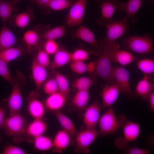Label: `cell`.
<instances>
[{
	"mask_svg": "<svg viewBox=\"0 0 154 154\" xmlns=\"http://www.w3.org/2000/svg\"><path fill=\"white\" fill-rule=\"evenodd\" d=\"M112 46L105 45L100 56L95 61V67L92 74L94 76L101 78L108 84L115 83L113 78V68L111 65L110 53Z\"/></svg>",
	"mask_w": 154,
	"mask_h": 154,
	"instance_id": "obj_1",
	"label": "cell"
},
{
	"mask_svg": "<svg viewBox=\"0 0 154 154\" xmlns=\"http://www.w3.org/2000/svg\"><path fill=\"white\" fill-rule=\"evenodd\" d=\"M127 119L125 117L122 116L117 118L113 109L109 108L100 118L98 122L99 134L104 136L115 134Z\"/></svg>",
	"mask_w": 154,
	"mask_h": 154,
	"instance_id": "obj_2",
	"label": "cell"
},
{
	"mask_svg": "<svg viewBox=\"0 0 154 154\" xmlns=\"http://www.w3.org/2000/svg\"><path fill=\"white\" fill-rule=\"evenodd\" d=\"M26 123V119L20 113L15 114L5 119L2 128L7 135L13 138V142L19 143L23 141Z\"/></svg>",
	"mask_w": 154,
	"mask_h": 154,
	"instance_id": "obj_3",
	"label": "cell"
},
{
	"mask_svg": "<svg viewBox=\"0 0 154 154\" xmlns=\"http://www.w3.org/2000/svg\"><path fill=\"white\" fill-rule=\"evenodd\" d=\"M123 42L127 49L140 54H147L153 51V42L149 35L130 36L125 39Z\"/></svg>",
	"mask_w": 154,
	"mask_h": 154,
	"instance_id": "obj_4",
	"label": "cell"
},
{
	"mask_svg": "<svg viewBox=\"0 0 154 154\" xmlns=\"http://www.w3.org/2000/svg\"><path fill=\"white\" fill-rule=\"evenodd\" d=\"M112 76L115 83L121 93L132 98L137 96L131 88L130 73L126 69L122 66H115L113 68Z\"/></svg>",
	"mask_w": 154,
	"mask_h": 154,
	"instance_id": "obj_5",
	"label": "cell"
},
{
	"mask_svg": "<svg viewBox=\"0 0 154 154\" xmlns=\"http://www.w3.org/2000/svg\"><path fill=\"white\" fill-rule=\"evenodd\" d=\"M106 36L101 41L103 45H112L115 41L121 37L127 30L129 26L127 21L123 20H113L105 26Z\"/></svg>",
	"mask_w": 154,
	"mask_h": 154,
	"instance_id": "obj_6",
	"label": "cell"
},
{
	"mask_svg": "<svg viewBox=\"0 0 154 154\" xmlns=\"http://www.w3.org/2000/svg\"><path fill=\"white\" fill-rule=\"evenodd\" d=\"M122 127L123 137H119L115 140L116 146L119 149L127 147L129 143L136 139L140 133V127L137 123L127 119Z\"/></svg>",
	"mask_w": 154,
	"mask_h": 154,
	"instance_id": "obj_7",
	"label": "cell"
},
{
	"mask_svg": "<svg viewBox=\"0 0 154 154\" xmlns=\"http://www.w3.org/2000/svg\"><path fill=\"white\" fill-rule=\"evenodd\" d=\"M96 129H87L76 132L75 134V151L78 152H86L98 135Z\"/></svg>",
	"mask_w": 154,
	"mask_h": 154,
	"instance_id": "obj_8",
	"label": "cell"
},
{
	"mask_svg": "<svg viewBox=\"0 0 154 154\" xmlns=\"http://www.w3.org/2000/svg\"><path fill=\"white\" fill-rule=\"evenodd\" d=\"M101 9V17L97 22L105 26L113 19L112 17L116 11H120V2L117 0H97Z\"/></svg>",
	"mask_w": 154,
	"mask_h": 154,
	"instance_id": "obj_9",
	"label": "cell"
},
{
	"mask_svg": "<svg viewBox=\"0 0 154 154\" xmlns=\"http://www.w3.org/2000/svg\"><path fill=\"white\" fill-rule=\"evenodd\" d=\"M87 0H77L71 6L67 17L66 24L68 27L78 25L82 22Z\"/></svg>",
	"mask_w": 154,
	"mask_h": 154,
	"instance_id": "obj_10",
	"label": "cell"
},
{
	"mask_svg": "<svg viewBox=\"0 0 154 154\" xmlns=\"http://www.w3.org/2000/svg\"><path fill=\"white\" fill-rule=\"evenodd\" d=\"M101 107L96 100L85 109L83 122L85 129H96L100 117Z\"/></svg>",
	"mask_w": 154,
	"mask_h": 154,
	"instance_id": "obj_11",
	"label": "cell"
},
{
	"mask_svg": "<svg viewBox=\"0 0 154 154\" xmlns=\"http://www.w3.org/2000/svg\"><path fill=\"white\" fill-rule=\"evenodd\" d=\"M11 85L13 87L12 92L6 100L9 111V116L20 113L23 104L20 83L14 79Z\"/></svg>",
	"mask_w": 154,
	"mask_h": 154,
	"instance_id": "obj_12",
	"label": "cell"
},
{
	"mask_svg": "<svg viewBox=\"0 0 154 154\" xmlns=\"http://www.w3.org/2000/svg\"><path fill=\"white\" fill-rule=\"evenodd\" d=\"M74 36L91 45L95 54H99L102 52L104 47L101 41H98L93 33L87 27L84 26L79 27L75 31Z\"/></svg>",
	"mask_w": 154,
	"mask_h": 154,
	"instance_id": "obj_13",
	"label": "cell"
},
{
	"mask_svg": "<svg viewBox=\"0 0 154 154\" xmlns=\"http://www.w3.org/2000/svg\"><path fill=\"white\" fill-rule=\"evenodd\" d=\"M110 58L111 61L122 66L129 64L138 58L131 53L120 49L119 45L115 42L111 48Z\"/></svg>",
	"mask_w": 154,
	"mask_h": 154,
	"instance_id": "obj_14",
	"label": "cell"
},
{
	"mask_svg": "<svg viewBox=\"0 0 154 154\" xmlns=\"http://www.w3.org/2000/svg\"><path fill=\"white\" fill-rule=\"evenodd\" d=\"M143 0H128L127 2H120V11L123 10L125 13L126 15L123 20L127 21L130 19L132 23H134L138 21L136 18V13L141 7Z\"/></svg>",
	"mask_w": 154,
	"mask_h": 154,
	"instance_id": "obj_15",
	"label": "cell"
},
{
	"mask_svg": "<svg viewBox=\"0 0 154 154\" xmlns=\"http://www.w3.org/2000/svg\"><path fill=\"white\" fill-rule=\"evenodd\" d=\"M119 91V88L115 83L106 85L101 93L102 101V107L105 108L112 105L117 99Z\"/></svg>",
	"mask_w": 154,
	"mask_h": 154,
	"instance_id": "obj_16",
	"label": "cell"
},
{
	"mask_svg": "<svg viewBox=\"0 0 154 154\" xmlns=\"http://www.w3.org/2000/svg\"><path fill=\"white\" fill-rule=\"evenodd\" d=\"M42 39L40 34L35 30H29L26 31L23 34L22 40L28 53H31L36 49H40L39 46Z\"/></svg>",
	"mask_w": 154,
	"mask_h": 154,
	"instance_id": "obj_17",
	"label": "cell"
},
{
	"mask_svg": "<svg viewBox=\"0 0 154 154\" xmlns=\"http://www.w3.org/2000/svg\"><path fill=\"white\" fill-rule=\"evenodd\" d=\"M72 138L69 134L63 129L58 131L52 140L53 151L61 153L65 150L69 145Z\"/></svg>",
	"mask_w": 154,
	"mask_h": 154,
	"instance_id": "obj_18",
	"label": "cell"
},
{
	"mask_svg": "<svg viewBox=\"0 0 154 154\" xmlns=\"http://www.w3.org/2000/svg\"><path fill=\"white\" fill-rule=\"evenodd\" d=\"M67 98L58 91L49 95L45 101L46 108L53 112L60 110L64 105Z\"/></svg>",
	"mask_w": 154,
	"mask_h": 154,
	"instance_id": "obj_19",
	"label": "cell"
},
{
	"mask_svg": "<svg viewBox=\"0 0 154 154\" xmlns=\"http://www.w3.org/2000/svg\"><path fill=\"white\" fill-rule=\"evenodd\" d=\"M32 77L37 90H39L45 82L48 76L46 68L40 64L34 58L32 63Z\"/></svg>",
	"mask_w": 154,
	"mask_h": 154,
	"instance_id": "obj_20",
	"label": "cell"
},
{
	"mask_svg": "<svg viewBox=\"0 0 154 154\" xmlns=\"http://www.w3.org/2000/svg\"><path fill=\"white\" fill-rule=\"evenodd\" d=\"M28 100L27 110L30 115L34 119H42L45 114V106L35 95L31 94Z\"/></svg>",
	"mask_w": 154,
	"mask_h": 154,
	"instance_id": "obj_21",
	"label": "cell"
},
{
	"mask_svg": "<svg viewBox=\"0 0 154 154\" xmlns=\"http://www.w3.org/2000/svg\"><path fill=\"white\" fill-rule=\"evenodd\" d=\"M154 84L149 80L148 75H145L137 83L136 87V94L143 101L148 99L153 91Z\"/></svg>",
	"mask_w": 154,
	"mask_h": 154,
	"instance_id": "obj_22",
	"label": "cell"
},
{
	"mask_svg": "<svg viewBox=\"0 0 154 154\" xmlns=\"http://www.w3.org/2000/svg\"><path fill=\"white\" fill-rule=\"evenodd\" d=\"M47 125L42 119H34L26 126L25 133L34 138L42 135L45 133Z\"/></svg>",
	"mask_w": 154,
	"mask_h": 154,
	"instance_id": "obj_23",
	"label": "cell"
},
{
	"mask_svg": "<svg viewBox=\"0 0 154 154\" xmlns=\"http://www.w3.org/2000/svg\"><path fill=\"white\" fill-rule=\"evenodd\" d=\"M17 39L15 35L5 25L0 31V52L7 49L13 47Z\"/></svg>",
	"mask_w": 154,
	"mask_h": 154,
	"instance_id": "obj_24",
	"label": "cell"
},
{
	"mask_svg": "<svg viewBox=\"0 0 154 154\" xmlns=\"http://www.w3.org/2000/svg\"><path fill=\"white\" fill-rule=\"evenodd\" d=\"M20 0H11L8 1L0 0V18L3 25H5L13 11H17L16 4Z\"/></svg>",
	"mask_w": 154,
	"mask_h": 154,
	"instance_id": "obj_25",
	"label": "cell"
},
{
	"mask_svg": "<svg viewBox=\"0 0 154 154\" xmlns=\"http://www.w3.org/2000/svg\"><path fill=\"white\" fill-rule=\"evenodd\" d=\"M53 112L54 115L63 129L68 133L72 138L77 132L73 122L60 110Z\"/></svg>",
	"mask_w": 154,
	"mask_h": 154,
	"instance_id": "obj_26",
	"label": "cell"
},
{
	"mask_svg": "<svg viewBox=\"0 0 154 154\" xmlns=\"http://www.w3.org/2000/svg\"><path fill=\"white\" fill-rule=\"evenodd\" d=\"M71 52L62 49H59L55 53L50 69L53 70L62 67L71 60Z\"/></svg>",
	"mask_w": 154,
	"mask_h": 154,
	"instance_id": "obj_27",
	"label": "cell"
},
{
	"mask_svg": "<svg viewBox=\"0 0 154 154\" xmlns=\"http://www.w3.org/2000/svg\"><path fill=\"white\" fill-rule=\"evenodd\" d=\"M32 9L29 7L26 11L12 16L9 20L11 23L21 29L27 27L30 22L32 16Z\"/></svg>",
	"mask_w": 154,
	"mask_h": 154,
	"instance_id": "obj_28",
	"label": "cell"
},
{
	"mask_svg": "<svg viewBox=\"0 0 154 154\" xmlns=\"http://www.w3.org/2000/svg\"><path fill=\"white\" fill-rule=\"evenodd\" d=\"M89 99V90H77L72 100V103L76 108L79 110L85 109Z\"/></svg>",
	"mask_w": 154,
	"mask_h": 154,
	"instance_id": "obj_29",
	"label": "cell"
},
{
	"mask_svg": "<svg viewBox=\"0 0 154 154\" xmlns=\"http://www.w3.org/2000/svg\"><path fill=\"white\" fill-rule=\"evenodd\" d=\"M24 48L20 47L10 48L0 52V56L7 64L23 54Z\"/></svg>",
	"mask_w": 154,
	"mask_h": 154,
	"instance_id": "obj_30",
	"label": "cell"
},
{
	"mask_svg": "<svg viewBox=\"0 0 154 154\" xmlns=\"http://www.w3.org/2000/svg\"><path fill=\"white\" fill-rule=\"evenodd\" d=\"M66 27L65 26H60L47 30L40 34L42 38L45 40H55L65 35Z\"/></svg>",
	"mask_w": 154,
	"mask_h": 154,
	"instance_id": "obj_31",
	"label": "cell"
},
{
	"mask_svg": "<svg viewBox=\"0 0 154 154\" xmlns=\"http://www.w3.org/2000/svg\"><path fill=\"white\" fill-rule=\"evenodd\" d=\"M35 148L42 151L48 150L53 147V142L49 137L42 135L34 138Z\"/></svg>",
	"mask_w": 154,
	"mask_h": 154,
	"instance_id": "obj_32",
	"label": "cell"
},
{
	"mask_svg": "<svg viewBox=\"0 0 154 154\" xmlns=\"http://www.w3.org/2000/svg\"><path fill=\"white\" fill-rule=\"evenodd\" d=\"M54 78L58 87V91L64 94L67 98L70 92V88L68 82L66 78L60 72H55Z\"/></svg>",
	"mask_w": 154,
	"mask_h": 154,
	"instance_id": "obj_33",
	"label": "cell"
},
{
	"mask_svg": "<svg viewBox=\"0 0 154 154\" xmlns=\"http://www.w3.org/2000/svg\"><path fill=\"white\" fill-rule=\"evenodd\" d=\"M137 66L138 69L145 75H148L154 72V61L153 60L148 58L139 60Z\"/></svg>",
	"mask_w": 154,
	"mask_h": 154,
	"instance_id": "obj_34",
	"label": "cell"
},
{
	"mask_svg": "<svg viewBox=\"0 0 154 154\" xmlns=\"http://www.w3.org/2000/svg\"><path fill=\"white\" fill-rule=\"evenodd\" d=\"M94 80L91 78L85 76L77 78L73 83L74 88L78 90H88L93 85Z\"/></svg>",
	"mask_w": 154,
	"mask_h": 154,
	"instance_id": "obj_35",
	"label": "cell"
},
{
	"mask_svg": "<svg viewBox=\"0 0 154 154\" xmlns=\"http://www.w3.org/2000/svg\"><path fill=\"white\" fill-rule=\"evenodd\" d=\"M73 4L71 0H51L48 7L55 11H59L66 9Z\"/></svg>",
	"mask_w": 154,
	"mask_h": 154,
	"instance_id": "obj_36",
	"label": "cell"
},
{
	"mask_svg": "<svg viewBox=\"0 0 154 154\" xmlns=\"http://www.w3.org/2000/svg\"><path fill=\"white\" fill-rule=\"evenodd\" d=\"M7 64L0 56V76L12 84L13 82L14 78L11 74Z\"/></svg>",
	"mask_w": 154,
	"mask_h": 154,
	"instance_id": "obj_37",
	"label": "cell"
},
{
	"mask_svg": "<svg viewBox=\"0 0 154 154\" xmlns=\"http://www.w3.org/2000/svg\"><path fill=\"white\" fill-rule=\"evenodd\" d=\"M37 61L40 65L46 68L49 64V54L43 49L38 50L36 56L35 57Z\"/></svg>",
	"mask_w": 154,
	"mask_h": 154,
	"instance_id": "obj_38",
	"label": "cell"
},
{
	"mask_svg": "<svg viewBox=\"0 0 154 154\" xmlns=\"http://www.w3.org/2000/svg\"><path fill=\"white\" fill-rule=\"evenodd\" d=\"M43 50L49 54L54 55L59 49L58 43L55 40H46L43 44Z\"/></svg>",
	"mask_w": 154,
	"mask_h": 154,
	"instance_id": "obj_39",
	"label": "cell"
},
{
	"mask_svg": "<svg viewBox=\"0 0 154 154\" xmlns=\"http://www.w3.org/2000/svg\"><path fill=\"white\" fill-rule=\"evenodd\" d=\"M71 61H84L88 59L89 56L88 52L82 49H78L71 52Z\"/></svg>",
	"mask_w": 154,
	"mask_h": 154,
	"instance_id": "obj_40",
	"label": "cell"
},
{
	"mask_svg": "<svg viewBox=\"0 0 154 154\" xmlns=\"http://www.w3.org/2000/svg\"><path fill=\"white\" fill-rule=\"evenodd\" d=\"M43 88L45 93L48 95L58 91L57 84L54 78L45 82L43 84Z\"/></svg>",
	"mask_w": 154,
	"mask_h": 154,
	"instance_id": "obj_41",
	"label": "cell"
},
{
	"mask_svg": "<svg viewBox=\"0 0 154 154\" xmlns=\"http://www.w3.org/2000/svg\"><path fill=\"white\" fill-rule=\"evenodd\" d=\"M70 66L73 71L78 74H82L87 72L86 64L83 61H72Z\"/></svg>",
	"mask_w": 154,
	"mask_h": 154,
	"instance_id": "obj_42",
	"label": "cell"
},
{
	"mask_svg": "<svg viewBox=\"0 0 154 154\" xmlns=\"http://www.w3.org/2000/svg\"><path fill=\"white\" fill-rule=\"evenodd\" d=\"M3 154H25L26 152L21 148L15 146L8 145L5 147L1 152Z\"/></svg>",
	"mask_w": 154,
	"mask_h": 154,
	"instance_id": "obj_43",
	"label": "cell"
},
{
	"mask_svg": "<svg viewBox=\"0 0 154 154\" xmlns=\"http://www.w3.org/2000/svg\"><path fill=\"white\" fill-rule=\"evenodd\" d=\"M126 153L128 154H148L149 151L146 149L136 147H127L124 148Z\"/></svg>",
	"mask_w": 154,
	"mask_h": 154,
	"instance_id": "obj_44",
	"label": "cell"
},
{
	"mask_svg": "<svg viewBox=\"0 0 154 154\" xmlns=\"http://www.w3.org/2000/svg\"><path fill=\"white\" fill-rule=\"evenodd\" d=\"M5 110L4 107L0 105V129L3 127L5 121Z\"/></svg>",
	"mask_w": 154,
	"mask_h": 154,
	"instance_id": "obj_45",
	"label": "cell"
},
{
	"mask_svg": "<svg viewBox=\"0 0 154 154\" xmlns=\"http://www.w3.org/2000/svg\"><path fill=\"white\" fill-rule=\"evenodd\" d=\"M51 0H35L34 1L38 5L42 7H48V5Z\"/></svg>",
	"mask_w": 154,
	"mask_h": 154,
	"instance_id": "obj_46",
	"label": "cell"
},
{
	"mask_svg": "<svg viewBox=\"0 0 154 154\" xmlns=\"http://www.w3.org/2000/svg\"><path fill=\"white\" fill-rule=\"evenodd\" d=\"M87 72L92 74L94 71L95 67V61L91 62L86 64Z\"/></svg>",
	"mask_w": 154,
	"mask_h": 154,
	"instance_id": "obj_47",
	"label": "cell"
},
{
	"mask_svg": "<svg viewBox=\"0 0 154 154\" xmlns=\"http://www.w3.org/2000/svg\"><path fill=\"white\" fill-rule=\"evenodd\" d=\"M149 103L150 110L151 111L154 110V91H153L149 96L148 98Z\"/></svg>",
	"mask_w": 154,
	"mask_h": 154,
	"instance_id": "obj_48",
	"label": "cell"
},
{
	"mask_svg": "<svg viewBox=\"0 0 154 154\" xmlns=\"http://www.w3.org/2000/svg\"><path fill=\"white\" fill-rule=\"evenodd\" d=\"M153 0V1H154V0Z\"/></svg>",
	"mask_w": 154,
	"mask_h": 154,
	"instance_id": "obj_49",
	"label": "cell"
},
{
	"mask_svg": "<svg viewBox=\"0 0 154 154\" xmlns=\"http://www.w3.org/2000/svg\"><path fill=\"white\" fill-rule=\"evenodd\" d=\"M33 0L34 1V0Z\"/></svg>",
	"mask_w": 154,
	"mask_h": 154,
	"instance_id": "obj_50",
	"label": "cell"
},
{
	"mask_svg": "<svg viewBox=\"0 0 154 154\" xmlns=\"http://www.w3.org/2000/svg\"></svg>",
	"mask_w": 154,
	"mask_h": 154,
	"instance_id": "obj_51",
	"label": "cell"
}]
</instances>
